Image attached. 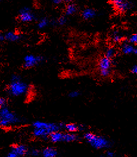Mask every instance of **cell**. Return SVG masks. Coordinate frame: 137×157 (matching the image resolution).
Returning <instances> with one entry per match:
<instances>
[{"label": "cell", "instance_id": "1", "mask_svg": "<svg viewBox=\"0 0 137 157\" xmlns=\"http://www.w3.org/2000/svg\"><path fill=\"white\" fill-rule=\"evenodd\" d=\"M63 123H50L37 120L32 123V135L34 137L40 139H49V135L63 128Z\"/></svg>", "mask_w": 137, "mask_h": 157}, {"label": "cell", "instance_id": "2", "mask_svg": "<svg viewBox=\"0 0 137 157\" xmlns=\"http://www.w3.org/2000/svg\"><path fill=\"white\" fill-rule=\"evenodd\" d=\"M30 90L28 84L19 75H13L7 88L9 95L12 97H19L26 95Z\"/></svg>", "mask_w": 137, "mask_h": 157}, {"label": "cell", "instance_id": "3", "mask_svg": "<svg viewBox=\"0 0 137 157\" xmlns=\"http://www.w3.org/2000/svg\"><path fill=\"white\" fill-rule=\"evenodd\" d=\"M22 123L23 119L9 107L6 106L0 108V128H13Z\"/></svg>", "mask_w": 137, "mask_h": 157}, {"label": "cell", "instance_id": "4", "mask_svg": "<svg viewBox=\"0 0 137 157\" xmlns=\"http://www.w3.org/2000/svg\"><path fill=\"white\" fill-rule=\"evenodd\" d=\"M84 139L90 146L96 149H108L112 147V142L108 139L92 132L85 133Z\"/></svg>", "mask_w": 137, "mask_h": 157}, {"label": "cell", "instance_id": "5", "mask_svg": "<svg viewBox=\"0 0 137 157\" xmlns=\"http://www.w3.org/2000/svg\"><path fill=\"white\" fill-rule=\"evenodd\" d=\"M44 60L45 59L43 56L28 54L23 59V67L25 69L33 68L42 63Z\"/></svg>", "mask_w": 137, "mask_h": 157}, {"label": "cell", "instance_id": "6", "mask_svg": "<svg viewBox=\"0 0 137 157\" xmlns=\"http://www.w3.org/2000/svg\"><path fill=\"white\" fill-rule=\"evenodd\" d=\"M36 15L29 7H23L19 12L18 18L23 23H29L36 20Z\"/></svg>", "mask_w": 137, "mask_h": 157}, {"label": "cell", "instance_id": "7", "mask_svg": "<svg viewBox=\"0 0 137 157\" xmlns=\"http://www.w3.org/2000/svg\"><path fill=\"white\" fill-rule=\"evenodd\" d=\"M113 6L120 12H126L132 7V2L125 0H113L112 1Z\"/></svg>", "mask_w": 137, "mask_h": 157}, {"label": "cell", "instance_id": "8", "mask_svg": "<svg viewBox=\"0 0 137 157\" xmlns=\"http://www.w3.org/2000/svg\"><path fill=\"white\" fill-rule=\"evenodd\" d=\"M19 157H23L29 154V149L26 145L23 144L14 145L11 147V150Z\"/></svg>", "mask_w": 137, "mask_h": 157}, {"label": "cell", "instance_id": "9", "mask_svg": "<svg viewBox=\"0 0 137 157\" xmlns=\"http://www.w3.org/2000/svg\"><path fill=\"white\" fill-rule=\"evenodd\" d=\"M112 66V61L107 57H103L98 61V67L99 71L111 70Z\"/></svg>", "mask_w": 137, "mask_h": 157}, {"label": "cell", "instance_id": "10", "mask_svg": "<svg viewBox=\"0 0 137 157\" xmlns=\"http://www.w3.org/2000/svg\"><path fill=\"white\" fill-rule=\"evenodd\" d=\"M121 51L123 54L129 55L131 54H137V49L134 45L129 44L127 40L123 42L121 46Z\"/></svg>", "mask_w": 137, "mask_h": 157}, {"label": "cell", "instance_id": "11", "mask_svg": "<svg viewBox=\"0 0 137 157\" xmlns=\"http://www.w3.org/2000/svg\"><path fill=\"white\" fill-rule=\"evenodd\" d=\"M83 125H79L74 123H69L67 124H64L63 128L68 133H75L79 131H82L84 130Z\"/></svg>", "mask_w": 137, "mask_h": 157}, {"label": "cell", "instance_id": "12", "mask_svg": "<svg viewBox=\"0 0 137 157\" xmlns=\"http://www.w3.org/2000/svg\"><path fill=\"white\" fill-rule=\"evenodd\" d=\"M41 154L43 157H57L58 151L54 147H47L42 150Z\"/></svg>", "mask_w": 137, "mask_h": 157}, {"label": "cell", "instance_id": "13", "mask_svg": "<svg viewBox=\"0 0 137 157\" xmlns=\"http://www.w3.org/2000/svg\"><path fill=\"white\" fill-rule=\"evenodd\" d=\"M22 35H20L19 33H17L12 31L7 32L4 35V40H8L9 42H12L19 41L22 39Z\"/></svg>", "mask_w": 137, "mask_h": 157}, {"label": "cell", "instance_id": "14", "mask_svg": "<svg viewBox=\"0 0 137 157\" xmlns=\"http://www.w3.org/2000/svg\"><path fill=\"white\" fill-rule=\"evenodd\" d=\"M96 15V11L92 8H86L82 11V17L86 20L94 19Z\"/></svg>", "mask_w": 137, "mask_h": 157}, {"label": "cell", "instance_id": "15", "mask_svg": "<svg viewBox=\"0 0 137 157\" xmlns=\"http://www.w3.org/2000/svg\"><path fill=\"white\" fill-rule=\"evenodd\" d=\"M63 132L58 131L51 133L49 137V140L53 144H57L60 142H63Z\"/></svg>", "mask_w": 137, "mask_h": 157}, {"label": "cell", "instance_id": "16", "mask_svg": "<svg viewBox=\"0 0 137 157\" xmlns=\"http://www.w3.org/2000/svg\"><path fill=\"white\" fill-rule=\"evenodd\" d=\"M79 136L75 133H63V142L66 143H72L76 142L79 140Z\"/></svg>", "mask_w": 137, "mask_h": 157}, {"label": "cell", "instance_id": "17", "mask_svg": "<svg viewBox=\"0 0 137 157\" xmlns=\"http://www.w3.org/2000/svg\"><path fill=\"white\" fill-rule=\"evenodd\" d=\"M78 11V7L74 3H69L66 6L65 10V14L67 16H72L75 14Z\"/></svg>", "mask_w": 137, "mask_h": 157}, {"label": "cell", "instance_id": "18", "mask_svg": "<svg viewBox=\"0 0 137 157\" xmlns=\"http://www.w3.org/2000/svg\"><path fill=\"white\" fill-rule=\"evenodd\" d=\"M49 23L50 21L48 18L42 17L41 19H39L37 23L38 28L39 29H44L49 25Z\"/></svg>", "mask_w": 137, "mask_h": 157}, {"label": "cell", "instance_id": "19", "mask_svg": "<svg viewBox=\"0 0 137 157\" xmlns=\"http://www.w3.org/2000/svg\"><path fill=\"white\" fill-rule=\"evenodd\" d=\"M116 53H117V51L115 49V48L113 47H110L108 48L106 50L105 57L108 59H113L116 56Z\"/></svg>", "mask_w": 137, "mask_h": 157}, {"label": "cell", "instance_id": "20", "mask_svg": "<svg viewBox=\"0 0 137 157\" xmlns=\"http://www.w3.org/2000/svg\"><path fill=\"white\" fill-rule=\"evenodd\" d=\"M111 38L113 42L118 43V42H120V41H122V40L123 39V36L119 31L115 30V31L113 32V33H112Z\"/></svg>", "mask_w": 137, "mask_h": 157}, {"label": "cell", "instance_id": "21", "mask_svg": "<svg viewBox=\"0 0 137 157\" xmlns=\"http://www.w3.org/2000/svg\"><path fill=\"white\" fill-rule=\"evenodd\" d=\"M67 22H68V18L66 16H63L59 17V19L56 20V23L59 26H64L67 23Z\"/></svg>", "mask_w": 137, "mask_h": 157}, {"label": "cell", "instance_id": "22", "mask_svg": "<svg viewBox=\"0 0 137 157\" xmlns=\"http://www.w3.org/2000/svg\"><path fill=\"white\" fill-rule=\"evenodd\" d=\"M127 42H128L129 44H132V45H134L135 44H137V33H134V34H132V35H131V36L129 37L128 40H127Z\"/></svg>", "mask_w": 137, "mask_h": 157}, {"label": "cell", "instance_id": "23", "mask_svg": "<svg viewBox=\"0 0 137 157\" xmlns=\"http://www.w3.org/2000/svg\"><path fill=\"white\" fill-rule=\"evenodd\" d=\"M29 154L32 157H38L41 154V151L37 148H33L29 151Z\"/></svg>", "mask_w": 137, "mask_h": 157}, {"label": "cell", "instance_id": "24", "mask_svg": "<svg viewBox=\"0 0 137 157\" xmlns=\"http://www.w3.org/2000/svg\"><path fill=\"white\" fill-rule=\"evenodd\" d=\"M112 73L111 70H104V71H100V75L103 78H108L110 76Z\"/></svg>", "mask_w": 137, "mask_h": 157}, {"label": "cell", "instance_id": "25", "mask_svg": "<svg viewBox=\"0 0 137 157\" xmlns=\"http://www.w3.org/2000/svg\"><path fill=\"white\" fill-rule=\"evenodd\" d=\"M80 95V92L78 90H73L69 92L68 97L71 98H77Z\"/></svg>", "mask_w": 137, "mask_h": 157}, {"label": "cell", "instance_id": "26", "mask_svg": "<svg viewBox=\"0 0 137 157\" xmlns=\"http://www.w3.org/2000/svg\"><path fill=\"white\" fill-rule=\"evenodd\" d=\"M7 101L6 98L0 97V108H2L6 106H7Z\"/></svg>", "mask_w": 137, "mask_h": 157}, {"label": "cell", "instance_id": "27", "mask_svg": "<svg viewBox=\"0 0 137 157\" xmlns=\"http://www.w3.org/2000/svg\"><path fill=\"white\" fill-rule=\"evenodd\" d=\"M115 153L110 150H108L105 154L106 157H115Z\"/></svg>", "mask_w": 137, "mask_h": 157}, {"label": "cell", "instance_id": "28", "mask_svg": "<svg viewBox=\"0 0 137 157\" xmlns=\"http://www.w3.org/2000/svg\"><path fill=\"white\" fill-rule=\"evenodd\" d=\"M131 72L132 74H137V65H134L132 67V68L131 69Z\"/></svg>", "mask_w": 137, "mask_h": 157}, {"label": "cell", "instance_id": "29", "mask_svg": "<svg viewBox=\"0 0 137 157\" xmlns=\"http://www.w3.org/2000/svg\"><path fill=\"white\" fill-rule=\"evenodd\" d=\"M7 157H19L16 154H15L14 152H13L12 151H10V152L7 154Z\"/></svg>", "mask_w": 137, "mask_h": 157}, {"label": "cell", "instance_id": "30", "mask_svg": "<svg viewBox=\"0 0 137 157\" xmlns=\"http://www.w3.org/2000/svg\"><path fill=\"white\" fill-rule=\"evenodd\" d=\"M62 2H63V1H61V0H54V1H53V4H55V5H60V4H61Z\"/></svg>", "mask_w": 137, "mask_h": 157}, {"label": "cell", "instance_id": "31", "mask_svg": "<svg viewBox=\"0 0 137 157\" xmlns=\"http://www.w3.org/2000/svg\"><path fill=\"white\" fill-rule=\"evenodd\" d=\"M4 40V35L0 33V42L3 41Z\"/></svg>", "mask_w": 137, "mask_h": 157}, {"label": "cell", "instance_id": "32", "mask_svg": "<svg viewBox=\"0 0 137 157\" xmlns=\"http://www.w3.org/2000/svg\"><path fill=\"white\" fill-rule=\"evenodd\" d=\"M100 157H105V155H101V156H100Z\"/></svg>", "mask_w": 137, "mask_h": 157}]
</instances>
